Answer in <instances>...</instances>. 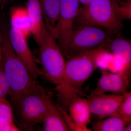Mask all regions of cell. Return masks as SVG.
I'll use <instances>...</instances> for the list:
<instances>
[{"label":"cell","instance_id":"obj_1","mask_svg":"<svg viewBox=\"0 0 131 131\" xmlns=\"http://www.w3.org/2000/svg\"><path fill=\"white\" fill-rule=\"evenodd\" d=\"M39 47L38 59L42 75L55 86L59 102L65 107L73 99L80 96L69 84L65 74L66 60L56 39L46 29Z\"/></svg>","mask_w":131,"mask_h":131},{"label":"cell","instance_id":"obj_2","mask_svg":"<svg viewBox=\"0 0 131 131\" xmlns=\"http://www.w3.org/2000/svg\"><path fill=\"white\" fill-rule=\"evenodd\" d=\"M8 31L6 27H4L1 32L2 55L13 107L21 96L43 87L33 78L25 64L14 52L9 42Z\"/></svg>","mask_w":131,"mask_h":131},{"label":"cell","instance_id":"obj_3","mask_svg":"<svg viewBox=\"0 0 131 131\" xmlns=\"http://www.w3.org/2000/svg\"><path fill=\"white\" fill-rule=\"evenodd\" d=\"M125 19L121 5L116 0H94L80 8L74 23L93 26L117 34Z\"/></svg>","mask_w":131,"mask_h":131},{"label":"cell","instance_id":"obj_4","mask_svg":"<svg viewBox=\"0 0 131 131\" xmlns=\"http://www.w3.org/2000/svg\"><path fill=\"white\" fill-rule=\"evenodd\" d=\"M53 104L48 93L42 87L21 96L13 108L20 125L30 129L42 124Z\"/></svg>","mask_w":131,"mask_h":131},{"label":"cell","instance_id":"obj_5","mask_svg":"<svg viewBox=\"0 0 131 131\" xmlns=\"http://www.w3.org/2000/svg\"><path fill=\"white\" fill-rule=\"evenodd\" d=\"M107 51L102 47H98L66 60V80L80 96L85 95L83 86L96 70L100 60Z\"/></svg>","mask_w":131,"mask_h":131},{"label":"cell","instance_id":"obj_6","mask_svg":"<svg viewBox=\"0 0 131 131\" xmlns=\"http://www.w3.org/2000/svg\"><path fill=\"white\" fill-rule=\"evenodd\" d=\"M117 34L96 27L78 26L73 28L63 54L67 60L98 47L103 48Z\"/></svg>","mask_w":131,"mask_h":131},{"label":"cell","instance_id":"obj_7","mask_svg":"<svg viewBox=\"0 0 131 131\" xmlns=\"http://www.w3.org/2000/svg\"><path fill=\"white\" fill-rule=\"evenodd\" d=\"M78 0H60V11L55 27L54 37L63 53L74 27L75 19L79 11Z\"/></svg>","mask_w":131,"mask_h":131},{"label":"cell","instance_id":"obj_8","mask_svg":"<svg viewBox=\"0 0 131 131\" xmlns=\"http://www.w3.org/2000/svg\"><path fill=\"white\" fill-rule=\"evenodd\" d=\"M8 38L11 46L16 55L25 64L33 78L37 80L42 75L39 69L35 57L28 46L27 38L20 31L11 27Z\"/></svg>","mask_w":131,"mask_h":131},{"label":"cell","instance_id":"obj_9","mask_svg":"<svg viewBox=\"0 0 131 131\" xmlns=\"http://www.w3.org/2000/svg\"><path fill=\"white\" fill-rule=\"evenodd\" d=\"M124 95L102 94L88 96L91 114L100 119L111 116L124 100Z\"/></svg>","mask_w":131,"mask_h":131},{"label":"cell","instance_id":"obj_10","mask_svg":"<svg viewBox=\"0 0 131 131\" xmlns=\"http://www.w3.org/2000/svg\"><path fill=\"white\" fill-rule=\"evenodd\" d=\"M103 49L112 52L122 63V69L130 73L131 41L118 33L108 42Z\"/></svg>","mask_w":131,"mask_h":131},{"label":"cell","instance_id":"obj_11","mask_svg":"<svg viewBox=\"0 0 131 131\" xmlns=\"http://www.w3.org/2000/svg\"><path fill=\"white\" fill-rule=\"evenodd\" d=\"M26 6L30 21L31 34L38 45L47 29L40 3L39 0H28Z\"/></svg>","mask_w":131,"mask_h":131},{"label":"cell","instance_id":"obj_12","mask_svg":"<svg viewBox=\"0 0 131 131\" xmlns=\"http://www.w3.org/2000/svg\"><path fill=\"white\" fill-rule=\"evenodd\" d=\"M78 96L74 98L68 105L67 108L71 118L80 126L92 131L88 127L91 121V114L88 99Z\"/></svg>","mask_w":131,"mask_h":131},{"label":"cell","instance_id":"obj_13","mask_svg":"<svg viewBox=\"0 0 131 131\" xmlns=\"http://www.w3.org/2000/svg\"><path fill=\"white\" fill-rule=\"evenodd\" d=\"M45 25L54 36L60 11V0H39Z\"/></svg>","mask_w":131,"mask_h":131},{"label":"cell","instance_id":"obj_14","mask_svg":"<svg viewBox=\"0 0 131 131\" xmlns=\"http://www.w3.org/2000/svg\"><path fill=\"white\" fill-rule=\"evenodd\" d=\"M11 27L20 31L27 38L31 34L30 18L27 9L23 7H12L10 11Z\"/></svg>","mask_w":131,"mask_h":131},{"label":"cell","instance_id":"obj_15","mask_svg":"<svg viewBox=\"0 0 131 131\" xmlns=\"http://www.w3.org/2000/svg\"><path fill=\"white\" fill-rule=\"evenodd\" d=\"M42 124L45 131H70L57 106L53 104Z\"/></svg>","mask_w":131,"mask_h":131},{"label":"cell","instance_id":"obj_16","mask_svg":"<svg viewBox=\"0 0 131 131\" xmlns=\"http://www.w3.org/2000/svg\"><path fill=\"white\" fill-rule=\"evenodd\" d=\"M128 123L119 117L109 116L100 120L91 129L94 131H124Z\"/></svg>","mask_w":131,"mask_h":131},{"label":"cell","instance_id":"obj_17","mask_svg":"<svg viewBox=\"0 0 131 131\" xmlns=\"http://www.w3.org/2000/svg\"><path fill=\"white\" fill-rule=\"evenodd\" d=\"M114 84V93L125 94L128 92L130 73L122 69L117 74L108 72Z\"/></svg>","mask_w":131,"mask_h":131},{"label":"cell","instance_id":"obj_18","mask_svg":"<svg viewBox=\"0 0 131 131\" xmlns=\"http://www.w3.org/2000/svg\"><path fill=\"white\" fill-rule=\"evenodd\" d=\"M104 70L102 71L101 75L98 79L96 88L91 91L88 96L105 94L107 92L114 93V84L108 73Z\"/></svg>","mask_w":131,"mask_h":131},{"label":"cell","instance_id":"obj_19","mask_svg":"<svg viewBox=\"0 0 131 131\" xmlns=\"http://www.w3.org/2000/svg\"><path fill=\"white\" fill-rule=\"evenodd\" d=\"M124 95V100L111 116L119 117L129 123L131 122V91Z\"/></svg>","mask_w":131,"mask_h":131},{"label":"cell","instance_id":"obj_20","mask_svg":"<svg viewBox=\"0 0 131 131\" xmlns=\"http://www.w3.org/2000/svg\"><path fill=\"white\" fill-rule=\"evenodd\" d=\"M9 93V88L3 65L2 51L0 52V100L7 99Z\"/></svg>","mask_w":131,"mask_h":131},{"label":"cell","instance_id":"obj_21","mask_svg":"<svg viewBox=\"0 0 131 131\" xmlns=\"http://www.w3.org/2000/svg\"><path fill=\"white\" fill-rule=\"evenodd\" d=\"M0 117L9 122H14L13 108L7 99L0 100Z\"/></svg>","mask_w":131,"mask_h":131},{"label":"cell","instance_id":"obj_22","mask_svg":"<svg viewBox=\"0 0 131 131\" xmlns=\"http://www.w3.org/2000/svg\"><path fill=\"white\" fill-rule=\"evenodd\" d=\"M61 114L65 121L70 131H89L88 129L82 127L78 125L71 118L68 113L66 112L63 107L57 106Z\"/></svg>","mask_w":131,"mask_h":131},{"label":"cell","instance_id":"obj_23","mask_svg":"<svg viewBox=\"0 0 131 131\" xmlns=\"http://www.w3.org/2000/svg\"><path fill=\"white\" fill-rule=\"evenodd\" d=\"M21 129L12 122L0 117V131H19Z\"/></svg>","mask_w":131,"mask_h":131},{"label":"cell","instance_id":"obj_24","mask_svg":"<svg viewBox=\"0 0 131 131\" xmlns=\"http://www.w3.org/2000/svg\"><path fill=\"white\" fill-rule=\"evenodd\" d=\"M94 0H78L79 3H82L84 6H86L89 4L93 1Z\"/></svg>","mask_w":131,"mask_h":131},{"label":"cell","instance_id":"obj_25","mask_svg":"<svg viewBox=\"0 0 131 131\" xmlns=\"http://www.w3.org/2000/svg\"><path fill=\"white\" fill-rule=\"evenodd\" d=\"M131 131V122H129L127 125L125 127L124 131Z\"/></svg>","mask_w":131,"mask_h":131},{"label":"cell","instance_id":"obj_26","mask_svg":"<svg viewBox=\"0 0 131 131\" xmlns=\"http://www.w3.org/2000/svg\"><path fill=\"white\" fill-rule=\"evenodd\" d=\"M8 0H0V5L2 7H3L4 5L7 2Z\"/></svg>","mask_w":131,"mask_h":131},{"label":"cell","instance_id":"obj_27","mask_svg":"<svg viewBox=\"0 0 131 131\" xmlns=\"http://www.w3.org/2000/svg\"><path fill=\"white\" fill-rule=\"evenodd\" d=\"M2 51V35L1 32L0 31V52Z\"/></svg>","mask_w":131,"mask_h":131},{"label":"cell","instance_id":"obj_28","mask_svg":"<svg viewBox=\"0 0 131 131\" xmlns=\"http://www.w3.org/2000/svg\"></svg>","mask_w":131,"mask_h":131}]
</instances>
